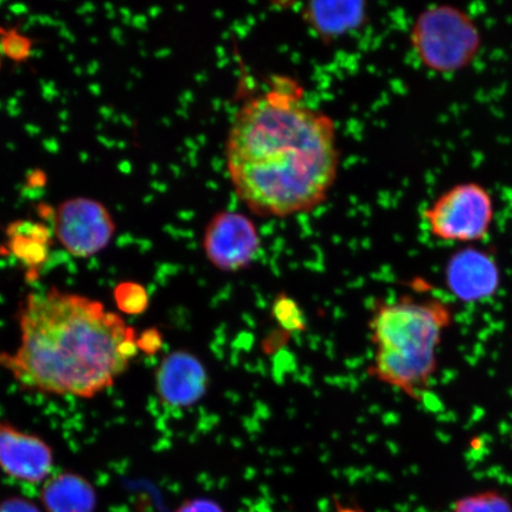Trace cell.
I'll use <instances>...</instances> for the list:
<instances>
[{
  "mask_svg": "<svg viewBox=\"0 0 512 512\" xmlns=\"http://www.w3.org/2000/svg\"><path fill=\"white\" fill-rule=\"evenodd\" d=\"M224 153L239 200L254 215L279 219L319 207L341 164L334 119L311 106L290 76H274L243 102Z\"/></svg>",
  "mask_w": 512,
  "mask_h": 512,
  "instance_id": "1",
  "label": "cell"
},
{
  "mask_svg": "<svg viewBox=\"0 0 512 512\" xmlns=\"http://www.w3.org/2000/svg\"><path fill=\"white\" fill-rule=\"evenodd\" d=\"M21 344L0 354L23 389L93 399L139 354L136 329L99 300L59 288L30 293L19 311Z\"/></svg>",
  "mask_w": 512,
  "mask_h": 512,
  "instance_id": "2",
  "label": "cell"
},
{
  "mask_svg": "<svg viewBox=\"0 0 512 512\" xmlns=\"http://www.w3.org/2000/svg\"><path fill=\"white\" fill-rule=\"evenodd\" d=\"M453 323V307L433 294L377 299L368 322L375 348L369 375L419 401L438 373L439 350Z\"/></svg>",
  "mask_w": 512,
  "mask_h": 512,
  "instance_id": "3",
  "label": "cell"
},
{
  "mask_svg": "<svg viewBox=\"0 0 512 512\" xmlns=\"http://www.w3.org/2000/svg\"><path fill=\"white\" fill-rule=\"evenodd\" d=\"M409 42L422 66L434 73L453 74L477 59L483 36L466 11L452 5H435L415 18Z\"/></svg>",
  "mask_w": 512,
  "mask_h": 512,
  "instance_id": "4",
  "label": "cell"
},
{
  "mask_svg": "<svg viewBox=\"0 0 512 512\" xmlns=\"http://www.w3.org/2000/svg\"><path fill=\"white\" fill-rule=\"evenodd\" d=\"M424 220L434 239L478 245L488 238L495 221V201L476 182L453 185L425 209Z\"/></svg>",
  "mask_w": 512,
  "mask_h": 512,
  "instance_id": "5",
  "label": "cell"
},
{
  "mask_svg": "<svg viewBox=\"0 0 512 512\" xmlns=\"http://www.w3.org/2000/svg\"><path fill=\"white\" fill-rule=\"evenodd\" d=\"M202 246L217 270L236 273L247 270L261 251L258 226L240 211L222 210L211 217L204 229Z\"/></svg>",
  "mask_w": 512,
  "mask_h": 512,
  "instance_id": "6",
  "label": "cell"
},
{
  "mask_svg": "<svg viewBox=\"0 0 512 512\" xmlns=\"http://www.w3.org/2000/svg\"><path fill=\"white\" fill-rule=\"evenodd\" d=\"M115 226L102 204L75 198L57 211L55 235L74 258H94L111 242Z\"/></svg>",
  "mask_w": 512,
  "mask_h": 512,
  "instance_id": "7",
  "label": "cell"
},
{
  "mask_svg": "<svg viewBox=\"0 0 512 512\" xmlns=\"http://www.w3.org/2000/svg\"><path fill=\"white\" fill-rule=\"evenodd\" d=\"M54 469V452L35 434L0 421V471L18 482L46 483Z\"/></svg>",
  "mask_w": 512,
  "mask_h": 512,
  "instance_id": "8",
  "label": "cell"
},
{
  "mask_svg": "<svg viewBox=\"0 0 512 512\" xmlns=\"http://www.w3.org/2000/svg\"><path fill=\"white\" fill-rule=\"evenodd\" d=\"M445 283L454 297L476 303L494 296L501 285V270L491 253L477 245L464 246L447 260Z\"/></svg>",
  "mask_w": 512,
  "mask_h": 512,
  "instance_id": "9",
  "label": "cell"
},
{
  "mask_svg": "<svg viewBox=\"0 0 512 512\" xmlns=\"http://www.w3.org/2000/svg\"><path fill=\"white\" fill-rule=\"evenodd\" d=\"M155 379L159 400L172 408L196 405L209 389L206 367L200 358L185 350L166 356L157 368Z\"/></svg>",
  "mask_w": 512,
  "mask_h": 512,
  "instance_id": "10",
  "label": "cell"
},
{
  "mask_svg": "<svg viewBox=\"0 0 512 512\" xmlns=\"http://www.w3.org/2000/svg\"><path fill=\"white\" fill-rule=\"evenodd\" d=\"M304 21L323 41H332L363 27L367 6L363 2H315L303 9Z\"/></svg>",
  "mask_w": 512,
  "mask_h": 512,
  "instance_id": "11",
  "label": "cell"
},
{
  "mask_svg": "<svg viewBox=\"0 0 512 512\" xmlns=\"http://www.w3.org/2000/svg\"><path fill=\"white\" fill-rule=\"evenodd\" d=\"M41 502L46 512H94L98 499L86 478L63 472L44 483Z\"/></svg>",
  "mask_w": 512,
  "mask_h": 512,
  "instance_id": "12",
  "label": "cell"
},
{
  "mask_svg": "<svg viewBox=\"0 0 512 512\" xmlns=\"http://www.w3.org/2000/svg\"><path fill=\"white\" fill-rule=\"evenodd\" d=\"M8 248L9 255L14 256L24 268H27L29 280L36 279L37 275L43 272L50 256L47 243L24 238V236L10 239Z\"/></svg>",
  "mask_w": 512,
  "mask_h": 512,
  "instance_id": "13",
  "label": "cell"
},
{
  "mask_svg": "<svg viewBox=\"0 0 512 512\" xmlns=\"http://www.w3.org/2000/svg\"><path fill=\"white\" fill-rule=\"evenodd\" d=\"M272 317L279 329L287 334L305 332L307 330V318L302 306L296 299L288 296L286 292H280L275 297L271 309Z\"/></svg>",
  "mask_w": 512,
  "mask_h": 512,
  "instance_id": "14",
  "label": "cell"
},
{
  "mask_svg": "<svg viewBox=\"0 0 512 512\" xmlns=\"http://www.w3.org/2000/svg\"><path fill=\"white\" fill-rule=\"evenodd\" d=\"M452 512H512V503L501 491L484 490L458 498Z\"/></svg>",
  "mask_w": 512,
  "mask_h": 512,
  "instance_id": "15",
  "label": "cell"
},
{
  "mask_svg": "<svg viewBox=\"0 0 512 512\" xmlns=\"http://www.w3.org/2000/svg\"><path fill=\"white\" fill-rule=\"evenodd\" d=\"M114 300L121 313L139 316L149 309L150 297L144 285L136 281H125L115 287Z\"/></svg>",
  "mask_w": 512,
  "mask_h": 512,
  "instance_id": "16",
  "label": "cell"
},
{
  "mask_svg": "<svg viewBox=\"0 0 512 512\" xmlns=\"http://www.w3.org/2000/svg\"><path fill=\"white\" fill-rule=\"evenodd\" d=\"M4 55L9 59L22 62L30 57L31 42L27 37L11 30L2 38Z\"/></svg>",
  "mask_w": 512,
  "mask_h": 512,
  "instance_id": "17",
  "label": "cell"
},
{
  "mask_svg": "<svg viewBox=\"0 0 512 512\" xmlns=\"http://www.w3.org/2000/svg\"><path fill=\"white\" fill-rule=\"evenodd\" d=\"M164 338L162 332L157 328L146 329L138 335L139 351L147 356L157 355L163 349Z\"/></svg>",
  "mask_w": 512,
  "mask_h": 512,
  "instance_id": "18",
  "label": "cell"
},
{
  "mask_svg": "<svg viewBox=\"0 0 512 512\" xmlns=\"http://www.w3.org/2000/svg\"><path fill=\"white\" fill-rule=\"evenodd\" d=\"M175 512H226L223 510L221 505L215 501H211L208 498H195L189 499L179 505V508Z\"/></svg>",
  "mask_w": 512,
  "mask_h": 512,
  "instance_id": "19",
  "label": "cell"
},
{
  "mask_svg": "<svg viewBox=\"0 0 512 512\" xmlns=\"http://www.w3.org/2000/svg\"><path fill=\"white\" fill-rule=\"evenodd\" d=\"M290 337L291 335L287 334V332L284 330H275L272 332V334L266 337L264 343H262V349H264L265 354L271 355L273 352L283 348L284 345L287 344Z\"/></svg>",
  "mask_w": 512,
  "mask_h": 512,
  "instance_id": "20",
  "label": "cell"
},
{
  "mask_svg": "<svg viewBox=\"0 0 512 512\" xmlns=\"http://www.w3.org/2000/svg\"><path fill=\"white\" fill-rule=\"evenodd\" d=\"M0 512H41L34 503L23 498H9L0 503Z\"/></svg>",
  "mask_w": 512,
  "mask_h": 512,
  "instance_id": "21",
  "label": "cell"
},
{
  "mask_svg": "<svg viewBox=\"0 0 512 512\" xmlns=\"http://www.w3.org/2000/svg\"><path fill=\"white\" fill-rule=\"evenodd\" d=\"M34 222L31 221H16L11 223L8 229H6V234H8L9 238H29L31 234L32 228H34Z\"/></svg>",
  "mask_w": 512,
  "mask_h": 512,
  "instance_id": "22",
  "label": "cell"
},
{
  "mask_svg": "<svg viewBox=\"0 0 512 512\" xmlns=\"http://www.w3.org/2000/svg\"><path fill=\"white\" fill-rule=\"evenodd\" d=\"M25 178H27V185L31 188L44 189L47 185L46 172L38 169H28L25 171Z\"/></svg>",
  "mask_w": 512,
  "mask_h": 512,
  "instance_id": "23",
  "label": "cell"
},
{
  "mask_svg": "<svg viewBox=\"0 0 512 512\" xmlns=\"http://www.w3.org/2000/svg\"><path fill=\"white\" fill-rule=\"evenodd\" d=\"M42 98L49 102H54L56 99H60L61 92L57 88L56 82L53 80H40Z\"/></svg>",
  "mask_w": 512,
  "mask_h": 512,
  "instance_id": "24",
  "label": "cell"
},
{
  "mask_svg": "<svg viewBox=\"0 0 512 512\" xmlns=\"http://www.w3.org/2000/svg\"><path fill=\"white\" fill-rule=\"evenodd\" d=\"M37 214L41 216V219L47 223V226L53 230L55 234L57 224V211L55 208L48 206L46 203L40 204L37 208Z\"/></svg>",
  "mask_w": 512,
  "mask_h": 512,
  "instance_id": "25",
  "label": "cell"
},
{
  "mask_svg": "<svg viewBox=\"0 0 512 512\" xmlns=\"http://www.w3.org/2000/svg\"><path fill=\"white\" fill-rule=\"evenodd\" d=\"M46 196V189L31 188L27 184H24L22 190L19 191V197H22L25 202H40Z\"/></svg>",
  "mask_w": 512,
  "mask_h": 512,
  "instance_id": "26",
  "label": "cell"
},
{
  "mask_svg": "<svg viewBox=\"0 0 512 512\" xmlns=\"http://www.w3.org/2000/svg\"><path fill=\"white\" fill-rule=\"evenodd\" d=\"M42 147L44 151L50 153V155H59L61 151L59 139H56L55 137L44 139L42 142Z\"/></svg>",
  "mask_w": 512,
  "mask_h": 512,
  "instance_id": "27",
  "label": "cell"
},
{
  "mask_svg": "<svg viewBox=\"0 0 512 512\" xmlns=\"http://www.w3.org/2000/svg\"><path fill=\"white\" fill-rule=\"evenodd\" d=\"M29 6L24 3H15L9 6V12L12 16H24L29 14Z\"/></svg>",
  "mask_w": 512,
  "mask_h": 512,
  "instance_id": "28",
  "label": "cell"
},
{
  "mask_svg": "<svg viewBox=\"0 0 512 512\" xmlns=\"http://www.w3.org/2000/svg\"><path fill=\"white\" fill-rule=\"evenodd\" d=\"M95 11H96V5L92 2L83 3L82 5L79 6L78 9L75 10L76 15L85 16V17H87L88 15L94 14Z\"/></svg>",
  "mask_w": 512,
  "mask_h": 512,
  "instance_id": "29",
  "label": "cell"
},
{
  "mask_svg": "<svg viewBox=\"0 0 512 512\" xmlns=\"http://www.w3.org/2000/svg\"><path fill=\"white\" fill-rule=\"evenodd\" d=\"M59 36L62 40L67 41L70 44H75L78 42V38L73 34V31L68 29V27L59 30Z\"/></svg>",
  "mask_w": 512,
  "mask_h": 512,
  "instance_id": "30",
  "label": "cell"
},
{
  "mask_svg": "<svg viewBox=\"0 0 512 512\" xmlns=\"http://www.w3.org/2000/svg\"><path fill=\"white\" fill-rule=\"evenodd\" d=\"M24 131L28 134L29 137L35 138L41 136L42 127L36 124H25Z\"/></svg>",
  "mask_w": 512,
  "mask_h": 512,
  "instance_id": "31",
  "label": "cell"
},
{
  "mask_svg": "<svg viewBox=\"0 0 512 512\" xmlns=\"http://www.w3.org/2000/svg\"><path fill=\"white\" fill-rule=\"evenodd\" d=\"M100 68H101L100 62L98 60H92L91 62H89L87 64L86 74L88 76H95L96 74L99 73Z\"/></svg>",
  "mask_w": 512,
  "mask_h": 512,
  "instance_id": "32",
  "label": "cell"
},
{
  "mask_svg": "<svg viewBox=\"0 0 512 512\" xmlns=\"http://www.w3.org/2000/svg\"><path fill=\"white\" fill-rule=\"evenodd\" d=\"M99 114H100V117L102 118V120H111L113 118V115H114V111H113V108L110 107V106H101L99 108Z\"/></svg>",
  "mask_w": 512,
  "mask_h": 512,
  "instance_id": "33",
  "label": "cell"
},
{
  "mask_svg": "<svg viewBox=\"0 0 512 512\" xmlns=\"http://www.w3.org/2000/svg\"><path fill=\"white\" fill-rule=\"evenodd\" d=\"M96 140H98V143L104 147H106V149H113V147L115 146V142L114 140H111V139H108L105 134H98V136H96Z\"/></svg>",
  "mask_w": 512,
  "mask_h": 512,
  "instance_id": "34",
  "label": "cell"
},
{
  "mask_svg": "<svg viewBox=\"0 0 512 512\" xmlns=\"http://www.w3.org/2000/svg\"><path fill=\"white\" fill-rule=\"evenodd\" d=\"M336 512H366L357 505H341L337 504Z\"/></svg>",
  "mask_w": 512,
  "mask_h": 512,
  "instance_id": "35",
  "label": "cell"
},
{
  "mask_svg": "<svg viewBox=\"0 0 512 512\" xmlns=\"http://www.w3.org/2000/svg\"><path fill=\"white\" fill-rule=\"evenodd\" d=\"M88 92L91 93L93 96H95V98H100V96L102 94V87H101L100 83H98V82L89 83Z\"/></svg>",
  "mask_w": 512,
  "mask_h": 512,
  "instance_id": "36",
  "label": "cell"
},
{
  "mask_svg": "<svg viewBox=\"0 0 512 512\" xmlns=\"http://www.w3.org/2000/svg\"><path fill=\"white\" fill-rule=\"evenodd\" d=\"M5 108H6V113H8L9 117H11V118L21 117V115L23 113L21 105L16 106V107L5 106Z\"/></svg>",
  "mask_w": 512,
  "mask_h": 512,
  "instance_id": "37",
  "label": "cell"
},
{
  "mask_svg": "<svg viewBox=\"0 0 512 512\" xmlns=\"http://www.w3.org/2000/svg\"><path fill=\"white\" fill-rule=\"evenodd\" d=\"M44 56V50L41 48L31 49L30 59L41 60Z\"/></svg>",
  "mask_w": 512,
  "mask_h": 512,
  "instance_id": "38",
  "label": "cell"
},
{
  "mask_svg": "<svg viewBox=\"0 0 512 512\" xmlns=\"http://www.w3.org/2000/svg\"><path fill=\"white\" fill-rule=\"evenodd\" d=\"M57 118H59L62 124H68L70 113L67 110H62L59 112V114H57Z\"/></svg>",
  "mask_w": 512,
  "mask_h": 512,
  "instance_id": "39",
  "label": "cell"
},
{
  "mask_svg": "<svg viewBox=\"0 0 512 512\" xmlns=\"http://www.w3.org/2000/svg\"><path fill=\"white\" fill-rule=\"evenodd\" d=\"M104 9L107 12V14H106L107 18L110 19V21H112V19L115 17L113 4L105 3L104 4Z\"/></svg>",
  "mask_w": 512,
  "mask_h": 512,
  "instance_id": "40",
  "label": "cell"
},
{
  "mask_svg": "<svg viewBox=\"0 0 512 512\" xmlns=\"http://www.w3.org/2000/svg\"><path fill=\"white\" fill-rule=\"evenodd\" d=\"M79 160L82 164H87L89 162V153L87 151L79 152Z\"/></svg>",
  "mask_w": 512,
  "mask_h": 512,
  "instance_id": "41",
  "label": "cell"
},
{
  "mask_svg": "<svg viewBox=\"0 0 512 512\" xmlns=\"http://www.w3.org/2000/svg\"><path fill=\"white\" fill-rule=\"evenodd\" d=\"M73 73L75 76H78V78H81V76H83V74L86 73V70L83 69V67L81 66H75L73 69Z\"/></svg>",
  "mask_w": 512,
  "mask_h": 512,
  "instance_id": "42",
  "label": "cell"
},
{
  "mask_svg": "<svg viewBox=\"0 0 512 512\" xmlns=\"http://www.w3.org/2000/svg\"><path fill=\"white\" fill-rule=\"evenodd\" d=\"M111 36H112L114 41H117L118 43H120V30H119V28H113L111 30Z\"/></svg>",
  "mask_w": 512,
  "mask_h": 512,
  "instance_id": "43",
  "label": "cell"
},
{
  "mask_svg": "<svg viewBox=\"0 0 512 512\" xmlns=\"http://www.w3.org/2000/svg\"><path fill=\"white\" fill-rule=\"evenodd\" d=\"M83 23H85L87 27H92V25L95 23V19L92 16H87L85 19H83Z\"/></svg>",
  "mask_w": 512,
  "mask_h": 512,
  "instance_id": "44",
  "label": "cell"
},
{
  "mask_svg": "<svg viewBox=\"0 0 512 512\" xmlns=\"http://www.w3.org/2000/svg\"><path fill=\"white\" fill-rule=\"evenodd\" d=\"M32 28V25L29 24L28 22H25L22 24V27H21V32H23V34H25V32H29Z\"/></svg>",
  "mask_w": 512,
  "mask_h": 512,
  "instance_id": "45",
  "label": "cell"
},
{
  "mask_svg": "<svg viewBox=\"0 0 512 512\" xmlns=\"http://www.w3.org/2000/svg\"><path fill=\"white\" fill-rule=\"evenodd\" d=\"M60 99H61L62 104L66 105L67 101L69 99V93L68 92L61 93Z\"/></svg>",
  "mask_w": 512,
  "mask_h": 512,
  "instance_id": "46",
  "label": "cell"
},
{
  "mask_svg": "<svg viewBox=\"0 0 512 512\" xmlns=\"http://www.w3.org/2000/svg\"><path fill=\"white\" fill-rule=\"evenodd\" d=\"M59 130H60V133L66 134V133H68L70 131V128H69L68 124H61L59 126Z\"/></svg>",
  "mask_w": 512,
  "mask_h": 512,
  "instance_id": "47",
  "label": "cell"
},
{
  "mask_svg": "<svg viewBox=\"0 0 512 512\" xmlns=\"http://www.w3.org/2000/svg\"><path fill=\"white\" fill-rule=\"evenodd\" d=\"M6 147H8V150L11 152H15L17 150V145L14 142L6 143Z\"/></svg>",
  "mask_w": 512,
  "mask_h": 512,
  "instance_id": "48",
  "label": "cell"
},
{
  "mask_svg": "<svg viewBox=\"0 0 512 512\" xmlns=\"http://www.w3.org/2000/svg\"><path fill=\"white\" fill-rule=\"evenodd\" d=\"M104 128H105V123H99V124H96L95 126V130L98 131V133H102V131H104Z\"/></svg>",
  "mask_w": 512,
  "mask_h": 512,
  "instance_id": "49",
  "label": "cell"
},
{
  "mask_svg": "<svg viewBox=\"0 0 512 512\" xmlns=\"http://www.w3.org/2000/svg\"><path fill=\"white\" fill-rule=\"evenodd\" d=\"M89 43L93 44V46H95V44H99V37L92 36L91 38H89Z\"/></svg>",
  "mask_w": 512,
  "mask_h": 512,
  "instance_id": "50",
  "label": "cell"
},
{
  "mask_svg": "<svg viewBox=\"0 0 512 512\" xmlns=\"http://www.w3.org/2000/svg\"><path fill=\"white\" fill-rule=\"evenodd\" d=\"M24 95H25V91H23V89H19V91H16V93H15V96L17 99L24 98Z\"/></svg>",
  "mask_w": 512,
  "mask_h": 512,
  "instance_id": "51",
  "label": "cell"
},
{
  "mask_svg": "<svg viewBox=\"0 0 512 512\" xmlns=\"http://www.w3.org/2000/svg\"><path fill=\"white\" fill-rule=\"evenodd\" d=\"M67 61L69 63H74L76 61V56L74 54H67Z\"/></svg>",
  "mask_w": 512,
  "mask_h": 512,
  "instance_id": "52",
  "label": "cell"
},
{
  "mask_svg": "<svg viewBox=\"0 0 512 512\" xmlns=\"http://www.w3.org/2000/svg\"><path fill=\"white\" fill-rule=\"evenodd\" d=\"M4 18H5L6 22H10L11 23L12 21H14V16H12L11 14L10 15L9 14L5 15Z\"/></svg>",
  "mask_w": 512,
  "mask_h": 512,
  "instance_id": "53",
  "label": "cell"
},
{
  "mask_svg": "<svg viewBox=\"0 0 512 512\" xmlns=\"http://www.w3.org/2000/svg\"><path fill=\"white\" fill-rule=\"evenodd\" d=\"M3 55H4L3 43H2V38H0V57H2Z\"/></svg>",
  "mask_w": 512,
  "mask_h": 512,
  "instance_id": "54",
  "label": "cell"
},
{
  "mask_svg": "<svg viewBox=\"0 0 512 512\" xmlns=\"http://www.w3.org/2000/svg\"><path fill=\"white\" fill-rule=\"evenodd\" d=\"M15 73H16L17 75H21V74H23V69H22V67H17V68H16V70H15Z\"/></svg>",
  "mask_w": 512,
  "mask_h": 512,
  "instance_id": "55",
  "label": "cell"
},
{
  "mask_svg": "<svg viewBox=\"0 0 512 512\" xmlns=\"http://www.w3.org/2000/svg\"><path fill=\"white\" fill-rule=\"evenodd\" d=\"M59 48H60L61 51H66L67 46L64 43H61Z\"/></svg>",
  "mask_w": 512,
  "mask_h": 512,
  "instance_id": "56",
  "label": "cell"
},
{
  "mask_svg": "<svg viewBox=\"0 0 512 512\" xmlns=\"http://www.w3.org/2000/svg\"><path fill=\"white\" fill-rule=\"evenodd\" d=\"M4 108V104H3V101H0V111H2Z\"/></svg>",
  "mask_w": 512,
  "mask_h": 512,
  "instance_id": "57",
  "label": "cell"
},
{
  "mask_svg": "<svg viewBox=\"0 0 512 512\" xmlns=\"http://www.w3.org/2000/svg\"><path fill=\"white\" fill-rule=\"evenodd\" d=\"M3 4H4L3 0H0V8H2Z\"/></svg>",
  "mask_w": 512,
  "mask_h": 512,
  "instance_id": "58",
  "label": "cell"
}]
</instances>
